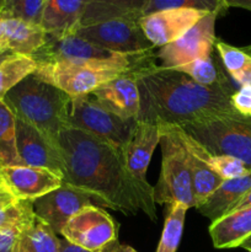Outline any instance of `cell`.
Masks as SVG:
<instances>
[{
    "label": "cell",
    "instance_id": "obj_1",
    "mask_svg": "<svg viewBox=\"0 0 251 252\" xmlns=\"http://www.w3.org/2000/svg\"><path fill=\"white\" fill-rule=\"evenodd\" d=\"M59 149L64 161L63 182L113 211L128 216L142 211L157 220L154 194L143 189L130 176L121 150L74 128L61 133Z\"/></svg>",
    "mask_w": 251,
    "mask_h": 252
},
{
    "label": "cell",
    "instance_id": "obj_2",
    "mask_svg": "<svg viewBox=\"0 0 251 252\" xmlns=\"http://www.w3.org/2000/svg\"><path fill=\"white\" fill-rule=\"evenodd\" d=\"M140 106L135 121L184 127L217 117L240 116L230 103L235 89L228 78L201 85L181 71L153 64L134 74Z\"/></svg>",
    "mask_w": 251,
    "mask_h": 252
},
{
    "label": "cell",
    "instance_id": "obj_3",
    "mask_svg": "<svg viewBox=\"0 0 251 252\" xmlns=\"http://www.w3.org/2000/svg\"><path fill=\"white\" fill-rule=\"evenodd\" d=\"M157 61L154 52L140 54H115L111 58L75 59L37 64L34 75L68 94L70 97L94 93L120 76L137 74Z\"/></svg>",
    "mask_w": 251,
    "mask_h": 252
},
{
    "label": "cell",
    "instance_id": "obj_4",
    "mask_svg": "<svg viewBox=\"0 0 251 252\" xmlns=\"http://www.w3.org/2000/svg\"><path fill=\"white\" fill-rule=\"evenodd\" d=\"M70 96L31 74L20 81L4 97L14 116L41 132L59 148V135L68 128Z\"/></svg>",
    "mask_w": 251,
    "mask_h": 252
},
{
    "label": "cell",
    "instance_id": "obj_5",
    "mask_svg": "<svg viewBox=\"0 0 251 252\" xmlns=\"http://www.w3.org/2000/svg\"><path fill=\"white\" fill-rule=\"evenodd\" d=\"M160 126V125H159ZM161 127V172L154 187V201L159 204H184L196 208L188 153L182 144L174 126Z\"/></svg>",
    "mask_w": 251,
    "mask_h": 252
},
{
    "label": "cell",
    "instance_id": "obj_6",
    "mask_svg": "<svg viewBox=\"0 0 251 252\" xmlns=\"http://www.w3.org/2000/svg\"><path fill=\"white\" fill-rule=\"evenodd\" d=\"M180 128L212 155L235 158L251 170V118L225 116Z\"/></svg>",
    "mask_w": 251,
    "mask_h": 252
},
{
    "label": "cell",
    "instance_id": "obj_7",
    "mask_svg": "<svg viewBox=\"0 0 251 252\" xmlns=\"http://www.w3.org/2000/svg\"><path fill=\"white\" fill-rule=\"evenodd\" d=\"M135 120H123L103 108L91 94L70 98L68 128L83 130L122 152Z\"/></svg>",
    "mask_w": 251,
    "mask_h": 252
},
{
    "label": "cell",
    "instance_id": "obj_8",
    "mask_svg": "<svg viewBox=\"0 0 251 252\" xmlns=\"http://www.w3.org/2000/svg\"><path fill=\"white\" fill-rule=\"evenodd\" d=\"M73 33L112 53L140 54L155 48L145 37L138 20H107L78 26Z\"/></svg>",
    "mask_w": 251,
    "mask_h": 252
},
{
    "label": "cell",
    "instance_id": "obj_9",
    "mask_svg": "<svg viewBox=\"0 0 251 252\" xmlns=\"http://www.w3.org/2000/svg\"><path fill=\"white\" fill-rule=\"evenodd\" d=\"M218 16L216 12H208L184 36L160 47L157 53H155L161 62L160 66L174 69L196 59L211 57L216 48V21Z\"/></svg>",
    "mask_w": 251,
    "mask_h": 252
},
{
    "label": "cell",
    "instance_id": "obj_10",
    "mask_svg": "<svg viewBox=\"0 0 251 252\" xmlns=\"http://www.w3.org/2000/svg\"><path fill=\"white\" fill-rule=\"evenodd\" d=\"M61 235L74 245L101 252L108 244L117 240L118 226L102 208L89 204L69 219Z\"/></svg>",
    "mask_w": 251,
    "mask_h": 252
},
{
    "label": "cell",
    "instance_id": "obj_11",
    "mask_svg": "<svg viewBox=\"0 0 251 252\" xmlns=\"http://www.w3.org/2000/svg\"><path fill=\"white\" fill-rule=\"evenodd\" d=\"M161 127L154 123L135 121L129 138L123 147L122 157L126 169L143 189L154 194V187L147 180V170L153 153L160 143Z\"/></svg>",
    "mask_w": 251,
    "mask_h": 252
},
{
    "label": "cell",
    "instance_id": "obj_12",
    "mask_svg": "<svg viewBox=\"0 0 251 252\" xmlns=\"http://www.w3.org/2000/svg\"><path fill=\"white\" fill-rule=\"evenodd\" d=\"M207 14L194 9H166L144 15L138 22L148 41L160 48L184 36Z\"/></svg>",
    "mask_w": 251,
    "mask_h": 252
},
{
    "label": "cell",
    "instance_id": "obj_13",
    "mask_svg": "<svg viewBox=\"0 0 251 252\" xmlns=\"http://www.w3.org/2000/svg\"><path fill=\"white\" fill-rule=\"evenodd\" d=\"M15 127L20 165L44 167L61 175L64 180V161L61 149L52 144L36 128L19 118H16Z\"/></svg>",
    "mask_w": 251,
    "mask_h": 252
},
{
    "label": "cell",
    "instance_id": "obj_14",
    "mask_svg": "<svg viewBox=\"0 0 251 252\" xmlns=\"http://www.w3.org/2000/svg\"><path fill=\"white\" fill-rule=\"evenodd\" d=\"M91 197L81 189L63 182L59 189L33 201V211L38 218L46 221L57 235L63 226L83 207L91 203Z\"/></svg>",
    "mask_w": 251,
    "mask_h": 252
},
{
    "label": "cell",
    "instance_id": "obj_15",
    "mask_svg": "<svg viewBox=\"0 0 251 252\" xmlns=\"http://www.w3.org/2000/svg\"><path fill=\"white\" fill-rule=\"evenodd\" d=\"M1 176L17 199L34 201L63 185V177L44 167L1 166Z\"/></svg>",
    "mask_w": 251,
    "mask_h": 252
},
{
    "label": "cell",
    "instance_id": "obj_16",
    "mask_svg": "<svg viewBox=\"0 0 251 252\" xmlns=\"http://www.w3.org/2000/svg\"><path fill=\"white\" fill-rule=\"evenodd\" d=\"M115 54L118 53H112L100 48L74 33L64 36H52L47 33L46 43L31 57L37 64H42L75 59L111 58Z\"/></svg>",
    "mask_w": 251,
    "mask_h": 252
},
{
    "label": "cell",
    "instance_id": "obj_17",
    "mask_svg": "<svg viewBox=\"0 0 251 252\" xmlns=\"http://www.w3.org/2000/svg\"><path fill=\"white\" fill-rule=\"evenodd\" d=\"M95 100L113 115L123 120H137L140 96L134 74L120 76L91 93Z\"/></svg>",
    "mask_w": 251,
    "mask_h": 252
},
{
    "label": "cell",
    "instance_id": "obj_18",
    "mask_svg": "<svg viewBox=\"0 0 251 252\" xmlns=\"http://www.w3.org/2000/svg\"><path fill=\"white\" fill-rule=\"evenodd\" d=\"M251 189V172L238 179L224 180L220 186L197 207L199 213L214 223L230 213L238 202Z\"/></svg>",
    "mask_w": 251,
    "mask_h": 252
},
{
    "label": "cell",
    "instance_id": "obj_19",
    "mask_svg": "<svg viewBox=\"0 0 251 252\" xmlns=\"http://www.w3.org/2000/svg\"><path fill=\"white\" fill-rule=\"evenodd\" d=\"M85 0H46L41 26L52 36L73 33L80 25Z\"/></svg>",
    "mask_w": 251,
    "mask_h": 252
},
{
    "label": "cell",
    "instance_id": "obj_20",
    "mask_svg": "<svg viewBox=\"0 0 251 252\" xmlns=\"http://www.w3.org/2000/svg\"><path fill=\"white\" fill-rule=\"evenodd\" d=\"M216 249H235L251 236V207L234 211L209 226Z\"/></svg>",
    "mask_w": 251,
    "mask_h": 252
},
{
    "label": "cell",
    "instance_id": "obj_21",
    "mask_svg": "<svg viewBox=\"0 0 251 252\" xmlns=\"http://www.w3.org/2000/svg\"><path fill=\"white\" fill-rule=\"evenodd\" d=\"M148 0H85L79 26L112 19L139 20Z\"/></svg>",
    "mask_w": 251,
    "mask_h": 252
},
{
    "label": "cell",
    "instance_id": "obj_22",
    "mask_svg": "<svg viewBox=\"0 0 251 252\" xmlns=\"http://www.w3.org/2000/svg\"><path fill=\"white\" fill-rule=\"evenodd\" d=\"M2 25L7 49L15 54L31 57L47 41V32L41 25L10 17H2Z\"/></svg>",
    "mask_w": 251,
    "mask_h": 252
},
{
    "label": "cell",
    "instance_id": "obj_23",
    "mask_svg": "<svg viewBox=\"0 0 251 252\" xmlns=\"http://www.w3.org/2000/svg\"><path fill=\"white\" fill-rule=\"evenodd\" d=\"M181 139L182 144L185 145L186 150L191 154L196 155L201 160H203L213 171H216L223 180L238 179V177L246 176L251 172V170L240 160L230 157H220V155H212L207 152L203 147L194 142L188 134L184 132L180 127L174 126Z\"/></svg>",
    "mask_w": 251,
    "mask_h": 252
},
{
    "label": "cell",
    "instance_id": "obj_24",
    "mask_svg": "<svg viewBox=\"0 0 251 252\" xmlns=\"http://www.w3.org/2000/svg\"><path fill=\"white\" fill-rule=\"evenodd\" d=\"M14 252H59V238L46 221L34 216L20 229Z\"/></svg>",
    "mask_w": 251,
    "mask_h": 252
},
{
    "label": "cell",
    "instance_id": "obj_25",
    "mask_svg": "<svg viewBox=\"0 0 251 252\" xmlns=\"http://www.w3.org/2000/svg\"><path fill=\"white\" fill-rule=\"evenodd\" d=\"M216 49L228 75L239 86L251 84V57L243 48L217 41Z\"/></svg>",
    "mask_w": 251,
    "mask_h": 252
},
{
    "label": "cell",
    "instance_id": "obj_26",
    "mask_svg": "<svg viewBox=\"0 0 251 252\" xmlns=\"http://www.w3.org/2000/svg\"><path fill=\"white\" fill-rule=\"evenodd\" d=\"M37 63L32 57L12 54L0 64V101L20 81L34 73Z\"/></svg>",
    "mask_w": 251,
    "mask_h": 252
},
{
    "label": "cell",
    "instance_id": "obj_27",
    "mask_svg": "<svg viewBox=\"0 0 251 252\" xmlns=\"http://www.w3.org/2000/svg\"><path fill=\"white\" fill-rule=\"evenodd\" d=\"M188 164L197 208L220 186L224 180L216 171H213L203 160L191 153H188Z\"/></svg>",
    "mask_w": 251,
    "mask_h": 252
},
{
    "label": "cell",
    "instance_id": "obj_28",
    "mask_svg": "<svg viewBox=\"0 0 251 252\" xmlns=\"http://www.w3.org/2000/svg\"><path fill=\"white\" fill-rule=\"evenodd\" d=\"M14 113L0 101V166L20 165L16 150V127Z\"/></svg>",
    "mask_w": 251,
    "mask_h": 252
},
{
    "label": "cell",
    "instance_id": "obj_29",
    "mask_svg": "<svg viewBox=\"0 0 251 252\" xmlns=\"http://www.w3.org/2000/svg\"><path fill=\"white\" fill-rule=\"evenodd\" d=\"M187 207L184 204H171L169 206L161 239L157 252H176L181 241L184 231L185 218H186Z\"/></svg>",
    "mask_w": 251,
    "mask_h": 252
},
{
    "label": "cell",
    "instance_id": "obj_30",
    "mask_svg": "<svg viewBox=\"0 0 251 252\" xmlns=\"http://www.w3.org/2000/svg\"><path fill=\"white\" fill-rule=\"evenodd\" d=\"M166 9H194L221 15L226 11L221 0H148L142 16Z\"/></svg>",
    "mask_w": 251,
    "mask_h": 252
},
{
    "label": "cell",
    "instance_id": "obj_31",
    "mask_svg": "<svg viewBox=\"0 0 251 252\" xmlns=\"http://www.w3.org/2000/svg\"><path fill=\"white\" fill-rule=\"evenodd\" d=\"M46 0H4L0 16L41 25Z\"/></svg>",
    "mask_w": 251,
    "mask_h": 252
},
{
    "label": "cell",
    "instance_id": "obj_32",
    "mask_svg": "<svg viewBox=\"0 0 251 252\" xmlns=\"http://www.w3.org/2000/svg\"><path fill=\"white\" fill-rule=\"evenodd\" d=\"M172 70L181 71L196 83L207 86L214 85L226 78L223 73L218 70V66L212 59V56L207 57V58L196 59V61L184 64V65L176 66Z\"/></svg>",
    "mask_w": 251,
    "mask_h": 252
},
{
    "label": "cell",
    "instance_id": "obj_33",
    "mask_svg": "<svg viewBox=\"0 0 251 252\" xmlns=\"http://www.w3.org/2000/svg\"><path fill=\"white\" fill-rule=\"evenodd\" d=\"M33 201L17 199L11 206L0 212V230L2 229H21L34 218Z\"/></svg>",
    "mask_w": 251,
    "mask_h": 252
},
{
    "label": "cell",
    "instance_id": "obj_34",
    "mask_svg": "<svg viewBox=\"0 0 251 252\" xmlns=\"http://www.w3.org/2000/svg\"><path fill=\"white\" fill-rule=\"evenodd\" d=\"M230 103L240 116L251 118V84L241 85L230 96Z\"/></svg>",
    "mask_w": 251,
    "mask_h": 252
},
{
    "label": "cell",
    "instance_id": "obj_35",
    "mask_svg": "<svg viewBox=\"0 0 251 252\" xmlns=\"http://www.w3.org/2000/svg\"><path fill=\"white\" fill-rule=\"evenodd\" d=\"M19 233L20 229L16 228L0 230V252H14Z\"/></svg>",
    "mask_w": 251,
    "mask_h": 252
},
{
    "label": "cell",
    "instance_id": "obj_36",
    "mask_svg": "<svg viewBox=\"0 0 251 252\" xmlns=\"http://www.w3.org/2000/svg\"><path fill=\"white\" fill-rule=\"evenodd\" d=\"M17 201L16 197L14 196L9 187L6 185H0V212L4 211L6 207L11 206L12 203Z\"/></svg>",
    "mask_w": 251,
    "mask_h": 252
},
{
    "label": "cell",
    "instance_id": "obj_37",
    "mask_svg": "<svg viewBox=\"0 0 251 252\" xmlns=\"http://www.w3.org/2000/svg\"><path fill=\"white\" fill-rule=\"evenodd\" d=\"M59 252H96V251L86 250V249H83L80 248V246L69 243V241H66L65 239H59Z\"/></svg>",
    "mask_w": 251,
    "mask_h": 252
},
{
    "label": "cell",
    "instance_id": "obj_38",
    "mask_svg": "<svg viewBox=\"0 0 251 252\" xmlns=\"http://www.w3.org/2000/svg\"><path fill=\"white\" fill-rule=\"evenodd\" d=\"M101 252H137L133 248L128 245H122V244L118 243V240L112 241L111 244H108L105 249Z\"/></svg>",
    "mask_w": 251,
    "mask_h": 252
},
{
    "label": "cell",
    "instance_id": "obj_39",
    "mask_svg": "<svg viewBox=\"0 0 251 252\" xmlns=\"http://www.w3.org/2000/svg\"><path fill=\"white\" fill-rule=\"evenodd\" d=\"M226 9L229 7H240L251 11V0H221Z\"/></svg>",
    "mask_w": 251,
    "mask_h": 252
},
{
    "label": "cell",
    "instance_id": "obj_40",
    "mask_svg": "<svg viewBox=\"0 0 251 252\" xmlns=\"http://www.w3.org/2000/svg\"><path fill=\"white\" fill-rule=\"evenodd\" d=\"M246 207H251V189L248 192V193L245 194V196L243 197V198L240 199V201L238 202V204H236L235 207L233 208V211H239V209H243V208H246Z\"/></svg>",
    "mask_w": 251,
    "mask_h": 252
},
{
    "label": "cell",
    "instance_id": "obj_41",
    "mask_svg": "<svg viewBox=\"0 0 251 252\" xmlns=\"http://www.w3.org/2000/svg\"><path fill=\"white\" fill-rule=\"evenodd\" d=\"M0 51H9L6 46V41H5V33H4V25H2V17L0 16Z\"/></svg>",
    "mask_w": 251,
    "mask_h": 252
},
{
    "label": "cell",
    "instance_id": "obj_42",
    "mask_svg": "<svg viewBox=\"0 0 251 252\" xmlns=\"http://www.w3.org/2000/svg\"><path fill=\"white\" fill-rule=\"evenodd\" d=\"M12 54H15V53H12L11 51H0V64H1L5 59H7L9 57H11Z\"/></svg>",
    "mask_w": 251,
    "mask_h": 252
},
{
    "label": "cell",
    "instance_id": "obj_43",
    "mask_svg": "<svg viewBox=\"0 0 251 252\" xmlns=\"http://www.w3.org/2000/svg\"><path fill=\"white\" fill-rule=\"evenodd\" d=\"M240 248L245 249V250H248L249 252L251 251V236H250V238H249V239H246V240L244 241L243 244H241Z\"/></svg>",
    "mask_w": 251,
    "mask_h": 252
},
{
    "label": "cell",
    "instance_id": "obj_44",
    "mask_svg": "<svg viewBox=\"0 0 251 252\" xmlns=\"http://www.w3.org/2000/svg\"><path fill=\"white\" fill-rule=\"evenodd\" d=\"M244 51H245L246 52V53H248L249 54V56H250L251 57V44H249V46H246V47H244Z\"/></svg>",
    "mask_w": 251,
    "mask_h": 252
},
{
    "label": "cell",
    "instance_id": "obj_45",
    "mask_svg": "<svg viewBox=\"0 0 251 252\" xmlns=\"http://www.w3.org/2000/svg\"><path fill=\"white\" fill-rule=\"evenodd\" d=\"M0 185H6L5 184L4 179H2V176H1V166H0Z\"/></svg>",
    "mask_w": 251,
    "mask_h": 252
},
{
    "label": "cell",
    "instance_id": "obj_46",
    "mask_svg": "<svg viewBox=\"0 0 251 252\" xmlns=\"http://www.w3.org/2000/svg\"><path fill=\"white\" fill-rule=\"evenodd\" d=\"M2 4H4V0H0V11H1V7H2Z\"/></svg>",
    "mask_w": 251,
    "mask_h": 252
},
{
    "label": "cell",
    "instance_id": "obj_47",
    "mask_svg": "<svg viewBox=\"0 0 251 252\" xmlns=\"http://www.w3.org/2000/svg\"><path fill=\"white\" fill-rule=\"evenodd\" d=\"M250 252H251V251H250Z\"/></svg>",
    "mask_w": 251,
    "mask_h": 252
}]
</instances>
